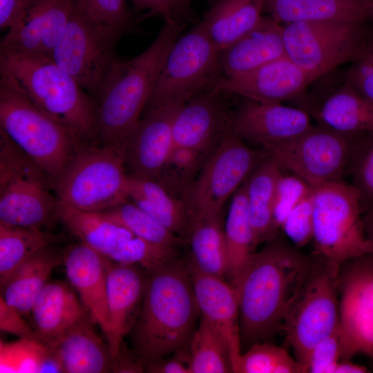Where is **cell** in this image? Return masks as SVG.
I'll return each instance as SVG.
<instances>
[{
	"mask_svg": "<svg viewBox=\"0 0 373 373\" xmlns=\"http://www.w3.org/2000/svg\"><path fill=\"white\" fill-rule=\"evenodd\" d=\"M224 94L213 89L188 100L178 109L173 124L174 146L195 149L210 156L232 133L234 112Z\"/></svg>",
	"mask_w": 373,
	"mask_h": 373,
	"instance_id": "2e32d148",
	"label": "cell"
},
{
	"mask_svg": "<svg viewBox=\"0 0 373 373\" xmlns=\"http://www.w3.org/2000/svg\"><path fill=\"white\" fill-rule=\"evenodd\" d=\"M342 358L358 354L373 358V256L344 262L338 271Z\"/></svg>",
	"mask_w": 373,
	"mask_h": 373,
	"instance_id": "9a60e30c",
	"label": "cell"
},
{
	"mask_svg": "<svg viewBox=\"0 0 373 373\" xmlns=\"http://www.w3.org/2000/svg\"><path fill=\"white\" fill-rule=\"evenodd\" d=\"M312 240L315 256L338 268L372 253L360 196L352 184L341 180L314 189Z\"/></svg>",
	"mask_w": 373,
	"mask_h": 373,
	"instance_id": "52a82bcc",
	"label": "cell"
},
{
	"mask_svg": "<svg viewBox=\"0 0 373 373\" xmlns=\"http://www.w3.org/2000/svg\"><path fill=\"white\" fill-rule=\"evenodd\" d=\"M146 273L137 265L111 260L107 272V302L111 326L108 342L116 360L124 338L128 335L139 316Z\"/></svg>",
	"mask_w": 373,
	"mask_h": 373,
	"instance_id": "603a6c76",
	"label": "cell"
},
{
	"mask_svg": "<svg viewBox=\"0 0 373 373\" xmlns=\"http://www.w3.org/2000/svg\"><path fill=\"white\" fill-rule=\"evenodd\" d=\"M88 315L59 337L52 339L64 372L104 373L114 372L115 360L108 344L95 332Z\"/></svg>",
	"mask_w": 373,
	"mask_h": 373,
	"instance_id": "d4e9b609",
	"label": "cell"
},
{
	"mask_svg": "<svg viewBox=\"0 0 373 373\" xmlns=\"http://www.w3.org/2000/svg\"><path fill=\"white\" fill-rule=\"evenodd\" d=\"M84 142L79 141L52 188L61 204L84 211H104L128 199L125 147Z\"/></svg>",
	"mask_w": 373,
	"mask_h": 373,
	"instance_id": "8992f818",
	"label": "cell"
},
{
	"mask_svg": "<svg viewBox=\"0 0 373 373\" xmlns=\"http://www.w3.org/2000/svg\"><path fill=\"white\" fill-rule=\"evenodd\" d=\"M268 154L265 149H252L229 133L182 196L191 222L222 213L226 201Z\"/></svg>",
	"mask_w": 373,
	"mask_h": 373,
	"instance_id": "7c38bea8",
	"label": "cell"
},
{
	"mask_svg": "<svg viewBox=\"0 0 373 373\" xmlns=\"http://www.w3.org/2000/svg\"><path fill=\"white\" fill-rule=\"evenodd\" d=\"M218 57L219 51L200 22L179 37L165 58L144 112L182 104L211 90L221 76Z\"/></svg>",
	"mask_w": 373,
	"mask_h": 373,
	"instance_id": "30bf717a",
	"label": "cell"
},
{
	"mask_svg": "<svg viewBox=\"0 0 373 373\" xmlns=\"http://www.w3.org/2000/svg\"><path fill=\"white\" fill-rule=\"evenodd\" d=\"M59 240V236L41 229L0 223V285L26 259Z\"/></svg>",
	"mask_w": 373,
	"mask_h": 373,
	"instance_id": "d590c367",
	"label": "cell"
},
{
	"mask_svg": "<svg viewBox=\"0 0 373 373\" xmlns=\"http://www.w3.org/2000/svg\"><path fill=\"white\" fill-rule=\"evenodd\" d=\"M186 23L164 22L152 44L137 56L114 61L95 99L96 139L102 145L125 146L141 119L165 58Z\"/></svg>",
	"mask_w": 373,
	"mask_h": 373,
	"instance_id": "3957f363",
	"label": "cell"
},
{
	"mask_svg": "<svg viewBox=\"0 0 373 373\" xmlns=\"http://www.w3.org/2000/svg\"><path fill=\"white\" fill-rule=\"evenodd\" d=\"M100 213L109 220L128 229L135 236L153 245L180 249L188 243L186 240L168 230L128 199Z\"/></svg>",
	"mask_w": 373,
	"mask_h": 373,
	"instance_id": "8d00e7d4",
	"label": "cell"
},
{
	"mask_svg": "<svg viewBox=\"0 0 373 373\" xmlns=\"http://www.w3.org/2000/svg\"><path fill=\"white\" fill-rule=\"evenodd\" d=\"M370 10H371L372 14H373V0L372 1V3H371Z\"/></svg>",
	"mask_w": 373,
	"mask_h": 373,
	"instance_id": "680465c9",
	"label": "cell"
},
{
	"mask_svg": "<svg viewBox=\"0 0 373 373\" xmlns=\"http://www.w3.org/2000/svg\"><path fill=\"white\" fill-rule=\"evenodd\" d=\"M22 315L0 296V329L19 338L31 336L35 331L22 318Z\"/></svg>",
	"mask_w": 373,
	"mask_h": 373,
	"instance_id": "816d5d0a",
	"label": "cell"
},
{
	"mask_svg": "<svg viewBox=\"0 0 373 373\" xmlns=\"http://www.w3.org/2000/svg\"><path fill=\"white\" fill-rule=\"evenodd\" d=\"M313 192L293 209L280 227L298 248L312 240Z\"/></svg>",
	"mask_w": 373,
	"mask_h": 373,
	"instance_id": "bcb514c9",
	"label": "cell"
},
{
	"mask_svg": "<svg viewBox=\"0 0 373 373\" xmlns=\"http://www.w3.org/2000/svg\"><path fill=\"white\" fill-rule=\"evenodd\" d=\"M313 190L314 188L300 177L282 172L277 182L274 208V221L278 230L293 209Z\"/></svg>",
	"mask_w": 373,
	"mask_h": 373,
	"instance_id": "ee69618b",
	"label": "cell"
},
{
	"mask_svg": "<svg viewBox=\"0 0 373 373\" xmlns=\"http://www.w3.org/2000/svg\"><path fill=\"white\" fill-rule=\"evenodd\" d=\"M364 21L283 24L286 55L314 80L352 62L372 37Z\"/></svg>",
	"mask_w": 373,
	"mask_h": 373,
	"instance_id": "8fae6325",
	"label": "cell"
},
{
	"mask_svg": "<svg viewBox=\"0 0 373 373\" xmlns=\"http://www.w3.org/2000/svg\"><path fill=\"white\" fill-rule=\"evenodd\" d=\"M189 350L192 373L233 372L227 346L217 330L201 316Z\"/></svg>",
	"mask_w": 373,
	"mask_h": 373,
	"instance_id": "74e56055",
	"label": "cell"
},
{
	"mask_svg": "<svg viewBox=\"0 0 373 373\" xmlns=\"http://www.w3.org/2000/svg\"><path fill=\"white\" fill-rule=\"evenodd\" d=\"M264 5L265 0H219L200 23L220 52L258 24Z\"/></svg>",
	"mask_w": 373,
	"mask_h": 373,
	"instance_id": "1f68e13d",
	"label": "cell"
},
{
	"mask_svg": "<svg viewBox=\"0 0 373 373\" xmlns=\"http://www.w3.org/2000/svg\"><path fill=\"white\" fill-rule=\"evenodd\" d=\"M278 237L252 255L235 288L241 346L267 342L285 318L319 262Z\"/></svg>",
	"mask_w": 373,
	"mask_h": 373,
	"instance_id": "6da1fadb",
	"label": "cell"
},
{
	"mask_svg": "<svg viewBox=\"0 0 373 373\" xmlns=\"http://www.w3.org/2000/svg\"><path fill=\"white\" fill-rule=\"evenodd\" d=\"M369 370L363 365L354 363L349 359L339 361L336 365L334 373H365Z\"/></svg>",
	"mask_w": 373,
	"mask_h": 373,
	"instance_id": "db71d44e",
	"label": "cell"
},
{
	"mask_svg": "<svg viewBox=\"0 0 373 373\" xmlns=\"http://www.w3.org/2000/svg\"><path fill=\"white\" fill-rule=\"evenodd\" d=\"M124 35L96 20L75 0L50 58L95 100L117 58L116 47Z\"/></svg>",
	"mask_w": 373,
	"mask_h": 373,
	"instance_id": "9c48e42d",
	"label": "cell"
},
{
	"mask_svg": "<svg viewBox=\"0 0 373 373\" xmlns=\"http://www.w3.org/2000/svg\"><path fill=\"white\" fill-rule=\"evenodd\" d=\"M245 180L232 195L224 224L226 279L233 287L237 285L256 247L249 216Z\"/></svg>",
	"mask_w": 373,
	"mask_h": 373,
	"instance_id": "d6a6232c",
	"label": "cell"
},
{
	"mask_svg": "<svg viewBox=\"0 0 373 373\" xmlns=\"http://www.w3.org/2000/svg\"><path fill=\"white\" fill-rule=\"evenodd\" d=\"M188 265L200 314L223 339L234 372L242 353L237 290L227 280L200 271L189 259Z\"/></svg>",
	"mask_w": 373,
	"mask_h": 373,
	"instance_id": "44dd1931",
	"label": "cell"
},
{
	"mask_svg": "<svg viewBox=\"0 0 373 373\" xmlns=\"http://www.w3.org/2000/svg\"><path fill=\"white\" fill-rule=\"evenodd\" d=\"M348 171L363 213L373 212V134L358 139Z\"/></svg>",
	"mask_w": 373,
	"mask_h": 373,
	"instance_id": "7bdbcfd3",
	"label": "cell"
},
{
	"mask_svg": "<svg viewBox=\"0 0 373 373\" xmlns=\"http://www.w3.org/2000/svg\"><path fill=\"white\" fill-rule=\"evenodd\" d=\"M282 170L277 160L269 153L245 180L249 216L256 246L278 235L274 208Z\"/></svg>",
	"mask_w": 373,
	"mask_h": 373,
	"instance_id": "484cf974",
	"label": "cell"
},
{
	"mask_svg": "<svg viewBox=\"0 0 373 373\" xmlns=\"http://www.w3.org/2000/svg\"><path fill=\"white\" fill-rule=\"evenodd\" d=\"M338 271L320 258L284 321L282 331L296 358L306 366L314 347L338 325Z\"/></svg>",
	"mask_w": 373,
	"mask_h": 373,
	"instance_id": "5bb4252c",
	"label": "cell"
},
{
	"mask_svg": "<svg viewBox=\"0 0 373 373\" xmlns=\"http://www.w3.org/2000/svg\"><path fill=\"white\" fill-rule=\"evenodd\" d=\"M190 261L200 271L226 279L227 256L222 213L190 223Z\"/></svg>",
	"mask_w": 373,
	"mask_h": 373,
	"instance_id": "836d02e7",
	"label": "cell"
},
{
	"mask_svg": "<svg viewBox=\"0 0 373 373\" xmlns=\"http://www.w3.org/2000/svg\"><path fill=\"white\" fill-rule=\"evenodd\" d=\"M209 156L182 146H174L162 171L155 179L168 191L182 199Z\"/></svg>",
	"mask_w": 373,
	"mask_h": 373,
	"instance_id": "60d3db41",
	"label": "cell"
},
{
	"mask_svg": "<svg viewBox=\"0 0 373 373\" xmlns=\"http://www.w3.org/2000/svg\"><path fill=\"white\" fill-rule=\"evenodd\" d=\"M75 0H32L0 48L50 57L71 16Z\"/></svg>",
	"mask_w": 373,
	"mask_h": 373,
	"instance_id": "ffe728a7",
	"label": "cell"
},
{
	"mask_svg": "<svg viewBox=\"0 0 373 373\" xmlns=\"http://www.w3.org/2000/svg\"><path fill=\"white\" fill-rule=\"evenodd\" d=\"M364 1H365V3L367 5L369 9L370 10L371 3H372V0H364ZM370 12H371V10H370Z\"/></svg>",
	"mask_w": 373,
	"mask_h": 373,
	"instance_id": "6f0895ef",
	"label": "cell"
},
{
	"mask_svg": "<svg viewBox=\"0 0 373 373\" xmlns=\"http://www.w3.org/2000/svg\"><path fill=\"white\" fill-rule=\"evenodd\" d=\"M200 314L188 260L177 257L146 271L140 312L128 335L145 370L189 347Z\"/></svg>",
	"mask_w": 373,
	"mask_h": 373,
	"instance_id": "7a4b0ae2",
	"label": "cell"
},
{
	"mask_svg": "<svg viewBox=\"0 0 373 373\" xmlns=\"http://www.w3.org/2000/svg\"><path fill=\"white\" fill-rule=\"evenodd\" d=\"M235 373H305L307 367L280 347L256 343L242 352Z\"/></svg>",
	"mask_w": 373,
	"mask_h": 373,
	"instance_id": "ab89813d",
	"label": "cell"
},
{
	"mask_svg": "<svg viewBox=\"0 0 373 373\" xmlns=\"http://www.w3.org/2000/svg\"><path fill=\"white\" fill-rule=\"evenodd\" d=\"M363 220L367 236L372 246L370 254L373 256V212L363 213Z\"/></svg>",
	"mask_w": 373,
	"mask_h": 373,
	"instance_id": "11a10c76",
	"label": "cell"
},
{
	"mask_svg": "<svg viewBox=\"0 0 373 373\" xmlns=\"http://www.w3.org/2000/svg\"><path fill=\"white\" fill-rule=\"evenodd\" d=\"M0 75L81 140L96 138L95 99L51 58L0 48Z\"/></svg>",
	"mask_w": 373,
	"mask_h": 373,
	"instance_id": "277c9868",
	"label": "cell"
},
{
	"mask_svg": "<svg viewBox=\"0 0 373 373\" xmlns=\"http://www.w3.org/2000/svg\"><path fill=\"white\" fill-rule=\"evenodd\" d=\"M342 358V343L338 325L312 350L307 362L308 372L334 373Z\"/></svg>",
	"mask_w": 373,
	"mask_h": 373,
	"instance_id": "7dc6e473",
	"label": "cell"
},
{
	"mask_svg": "<svg viewBox=\"0 0 373 373\" xmlns=\"http://www.w3.org/2000/svg\"><path fill=\"white\" fill-rule=\"evenodd\" d=\"M313 126L309 113L303 108L247 99L233 113L232 133L262 148L296 137Z\"/></svg>",
	"mask_w": 373,
	"mask_h": 373,
	"instance_id": "ac0fdd59",
	"label": "cell"
},
{
	"mask_svg": "<svg viewBox=\"0 0 373 373\" xmlns=\"http://www.w3.org/2000/svg\"><path fill=\"white\" fill-rule=\"evenodd\" d=\"M126 193L128 200L168 230L186 240L191 219L182 199L154 179L131 174L128 175Z\"/></svg>",
	"mask_w": 373,
	"mask_h": 373,
	"instance_id": "4dcf8cb0",
	"label": "cell"
},
{
	"mask_svg": "<svg viewBox=\"0 0 373 373\" xmlns=\"http://www.w3.org/2000/svg\"><path fill=\"white\" fill-rule=\"evenodd\" d=\"M145 371L151 373H192L189 347L178 350L171 356L151 363Z\"/></svg>",
	"mask_w": 373,
	"mask_h": 373,
	"instance_id": "f907efd6",
	"label": "cell"
},
{
	"mask_svg": "<svg viewBox=\"0 0 373 373\" xmlns=\"http://www.w3.org/2000/svg\"><path fill=\"white\" fill-rule=\"evenodd\" d=\"M0 130L42 169L52 187L81 140L40 110L11 79L2 75Z\"/></svg>",
	"mask_w": 373,
	"mask_h": 373,
	"instance_id": "5b68a950",
	"label": "cell"
},
{
	"mask_svg": "<svg viewBox=\"0 0 373 373\" xmlns=\"http://www.w3.org/2000/svg\"><path fill=\"white\" fill-rule=\"evenodd\" d=\"M193 0H178V6L180 12L184 11L188 6V5L190 3L191 1Z\"/></svg>",
	"mask_w": 373,
	"mask_h": 373,
	"instance_id": "9f6ffc18",
	"label": "cell"
},
{
	"mask_svg": "<svg viewBox=\"0 0 373 373\" xmlns=\"http://www.w3.org/2000/svg\"><path fill=\"white\" fill-rule=\"evenodd\" d=\"M351 63L345 80L373 104V37Z\"/></svg>",
	"mask_w": 373,
	"mask_h": 373,
	"instance_id": "c3c4849f",
	"label": "cell"
},
{
	"mask_svg": "<svg viewBox=\"0 0 373 373\" xmlns=\"http://www.w3.org/2000/svg\"><path fill=\"white\" fill-rule=\"evenodd\" d=\"M50 340L36 331L13 342H0V372H39L40 367L52 350Z\"/></svg>",
	"mask_w": 373,
	"mask_h": 373,
	"instance_id": "f35d334b",
	"label": "cell"
},
{
	"mask_svg": "<svg viewBox=\"0 0 373 373\" xmlns=\"http://www.w3.org/2000/svg\"><path fill=\"white\" fill-rule=\"evenodd\" d=\"M321 124L292 139L263 146L283 170L300 177L315 189L343 180L356 142Z\"/></svg>",
	"mask_w": 373,
	"mask_h": 373,
	"instance_id": "4fadbf2b",
	"label": "cell"
},
{
	"mask_svg": "<svg viewBox=\"0 0 373 373\" xmlns=\"http://www.w3.org/2000/svg\"><path fill=\"white\" fill-rule=\"evenodd\" d=\"M312 114L318 124L347 136L373 134V104L346 80Z\"/></svg>",
	"mask_w": 373,
	"mask_h": 373,
	"instance_id": "4316f807",
	"label": "cell"
},
{
	"mask_svg": "<svg viewBox=\"0 0 373 373\" xmlns=\"http://www.w3.org/2000/svg\"><path fill=\"white\" fill-rule=\"evenodd\" d=\"M178 254L179 249L159 247L134 236L118 245L108 258L117 262L137 265L149 271L178 257Z\"/></svg>",
	"mask_w": 373,
	"mask_h": 373,
	"instance_id": "b9f144b4",
	"label": "cell"
},
{
	"mask_svg": "<svg viewBox=\"0 0 373 373\" xmlns=\"http://www.w3.org/2000/svg\"><path fill=\"white\" fill-rule=\"evenodd\" d=\"M57 219L82 242L107 258L118 245L135 236L128 229L109 220L100 212L77 210L59 203Z\"/></svg>",
	"mask_w": 373,
	"mask_h": 373,
	"instance_id": "e575fe53",
	"label": "cell"
},
{
	"mask_svg": "<svg viewBox=\"0 0 373 373\" xmlns=\"http://www.w3.org/2000/svg\"><path fill=\"white\" fill-rule=\"evenodd\" d=\"M99 22L114 28L124 35L131 32L134 24L126 0H76Z\"/></svg>",
	"mask_w": 373,
	"mask_h": 373,
	"instance_id": "f6af8a7d",
	"label": "cell"
},
{
	"mask_svg": "<svg viewBox=\"0 0 373 373\" xmlns=\"http://www.w3.org/2000/svg\"><path fill=\"white\" fill-rule=\"evenodd\" d=\"M51 246L32 254L1 285L3 299L22 316L31 312L52 271L64 262V256Z\"/></svg>",
	"mask_w": 373,
	"mask_h": 373,
	"instance_id": "f1b7e54d",
	"label": "cell"
},
{
	"mask_svg": "<svg viewBox=\"0 0 373 373\" xmlns=\"http://www.w3.org/2000/svg\"><path fill=\"white\" fill-rule=\"evenodd\" d=\"M285 56L283 24L262 16L252 30L219 52L220 73L238 77Z\"/></svg>",
	"mask_w": 373,
	"mask_h": 373,
	"instance_id": "cb8c5ba5",
	"label": "cell"
},
{
	"mask_svg": "<svg viewBox=\"0 0 373 373\" xmlns=\"http://www.w3.org/2000/svg\"><path fill=\"white\" fill-rule=\"evenodd\" d=\"M63 256L68 282L108 343L111 336L107 302V272L111 259L83 242L70 247Z\"/></svg>",
	"mask_w": 373,
	"mask_h": 373,
	"instance_id": "7402d4cb",
	"label": "cell"
},
{
	"mask_svg": "<svg viewBox=\"0 0 373 373\" xmlns=\"http://www.w3.org/2000/svg\"><path fill=\"white\" fill-rule=\"evenodd\" d=\"M71 287L62 281L48 282L37 297L31 312L36 332L41 336L55 339L90 315Z\"/></svg>",
	"mask_w": 373,
	"mask_h": 373,
	"instance_id": "83f0119b",
	"label": "cell"
},
{
	"mask_svg": "<svg viewBox=\"0 0 373 373\" xmlns=\"http://www.w3.org/2000/svg\"><path fill=\"white\" fill-rule=\"evenodd\" d=\"M264 10L280 24L365 21L372 14L364 0H265Z\"/></svg>",
	"mask_w": 373,
	"mask_h": 373,
	"instance_id": "f546056e",
	"label": "cell"
},
{
	"mask_svg": "<svg viewBox=\"0 0 373 373\" xmlns=\"http://www.w3.org/2000/svg\"><path fill=\"white\" fill-rule=\"evenodd\" d=\"M133 10L137 13L146 11L143 18L160 16L164 22L181 19L178 0H131ZM182 20V19H181Z\"/></svg>",
	"mask_w": 373,
	"mask_h": 373,
	"instance_id": "681fc988",
	"label": "cell"
},
{
	"mask_svg": "<svg viewBox=\"0 0 373 373\" xmlns=\"http://www.w3.org/2000/svg\"><path fill=\"white\" fill-rule=\"evenodd\" d=\"M32 0H0V28L10 30L21 19Z\"/></svg>",
	"mask_w": 373,
	"mask_h": 373,
	"instance_id": "f5cc1de1",
	"label": "cell"
},
{
	"mask_svg": "<svg viewBox=\"0 0 373 373\" xmlns=\"http://www.w3.org/2000/svg\"><path fill=\"white\" fill-rule=\"evenodd\" d=\"M182 104L160 106L144 112L125 145V164L131 175L157 178L174 147L173 124Z\"/></svg>",
	"mask_w": 373,
	"mask_h": 373,
	"instance_id": "e0dca14e",
	"label": "cell"
},
{
	"mask_svg": "<svg viewBox=\"0 0 373 373\" xmlns=\"http://www.w3.org/2000/svg\"><path fill=\"white\" fill-rule=\"evenodd\" d=\"M50 186L42 169L0 130V223L41 229L57 218Z\"/></svg>",
	"mask_w": 373,
	"mask_h": 373,
	"instance_id": "ba28073f",
	"label": "cell"
},
{
	"mask_svg": "<svg viewBox=\"0 0 373 373\" xmlns=\"http://www.w3.org/2000/svg\"><path fill=\"white\" fill-rule=\"evenodd\" d=\"M314 79L287 56L247 74L220 76L212 89L261 103H281L299 95Z\"/></svg>",
	"mask_w": 373,
	"mask_h": 373,
	"instance_id": "d6986e66",
	"label": "cell"
}]
</instances>
